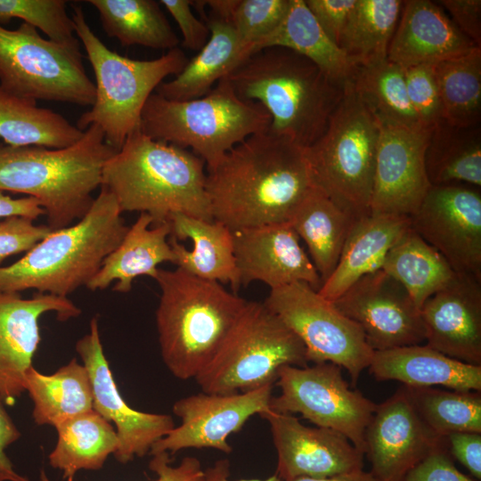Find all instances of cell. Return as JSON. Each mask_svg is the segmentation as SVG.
Returning <instances> with one entry per match:
<instances>
[{
	"mask_svg": "<svg viewBox=\"0 0 481 481\" xmlns=\"http://www.w3.org/2000/svg\"><path fill=\"white\" fill-rule=\"evenodd\" d=\"M313 188L304 148L269 130L235 145L206 178L212 218L232 231L289 223Z\"/></svg>",
	"mask_w": 481,
	"mask_h": 481,
	"instance_id": "cell-1",
	"label": "cell"
},
{
	"mask_svg": "<svg viewBox=\"0 0 481 481\" xmlns=\"http://www.w3.org/2000/svg\"><path fill=\"white\" fill-rule=\"evenodd\" d=\"M226 78L240 98L265 109L271 133L304 149L324 133L346 85L307 58L278 46L252 53Z\"/></svg>",
	"mask_w": 481,
	"mask_h": 481,
	"instance_id": "cell-2",
	"label": "cell"
},
{
	"mask_svg": "<svg viewBox=\"0 0 481 481\" xmlns=\"http://www.w3.org/2000/svg\"><path fill=\"white\" fill-rule=\"evenodd\" d=\"M205 165L192 151L139 129L106 160L101 185L113 194L121 213H147L153 224L169 222L177 213L213 221Z\"/></svg>",
	"mask_w": 481,
	"mask_h": 481,
	"instance_id": "cell-3",
	"label": "cell"
},
{
	"mask_svg": "<svg viewBox=\"0 0 481 481\" xmlns=\"http://www.w3.org/2000/svg\"><path fill=\"white\" fill-rule=\"evenodd\" d=\"M116 151L94 124L62 149L0 143V192L37 199L52 231L70 226L91 208L103 165Z\"/></svg>",
	"mask_w": 481,
	"mask_h": 481,
	"instance_id": "cell-4",
	"label": "cell"
},
{
	"mask_svg": "<svg viewBox=\"0 0 481 481\" xmlns=\"http://www.w3.org/2000/svg\"><path fill=\"white\" fill-rule=\"evenodd\" d=\"M156 324L162 360L182 380L195 377L216 355L247 300L221 283L181 268L159 269Z\"/></svg>",
	"mask_w": 481,
	"mask_h": 481,
	"instance_id": "cell-5",
	"label": "cell"
},
{
	"mask_svg": "<svg viewBox=\"0 0 481 481\" xmlns=\"http://www.w3.org/2000/svg\"><path fill=\"white\" fill-rule=\"evenodd\" d=\"M121 214L113 194L101 185L82 218L52 231L18 261L0 267V291L36 289L68 298L86 286L128 230Z\"/></svg>",
	"mask_w": 481,
	"mask_h": 481,
	"instance_id": "cell-6",
	"label": "cell"
},
{
	"mask_svg": "<svg viewBox=\"0 0 481 481\" xmlns=\"http://www.w3.org/2000/svg\"><path fill=\"white\" fill-rule=\"evenodd\" d=\"M75 33L82 43L95 77V100L77 127L97 125L105 142L117 151L141 127L145 103L163 80L176 76L188 58L180 47L152 60H134L109 49L94 34L79 4H72Z\"/></svg>",
	"mask_w": 481,
	"mask_h": 481,
	"instance_id": "cell-7",
	"label": "cell"
},
{
	"mask_svg": "<svg viewBox=\"0 0 481 481\" xmlns=\"http://www.w3.org/2000/svg\"><path fill=\"white\" fill-rule=\"evenodd\" d=\"M270 125L265 109L240 98L224 77L196 99L167 100L154 92L143 110L140 129L153 140L191 148L208 170L235 145L269 130Z\"/></svg>",
	"mask_w": 481,
	"mask_h": 481,
	"instance_id": "cell-8",
	"label": "cell"
},
{
	"mask_svg": "<svg viewBox=\"0 0 481 481\" xmlns=\"http://www.w3.org/2000/svg\"><path fill=\"white\" fill-rule=\"evenodd\" d=\"M379 135L348 82L324 133L304 149L314 187L355 219L370 214Z\"/></svg>",
	"mask_w": 481,
	"mask_h": 481,
	"instance_id": "cell-9",
	"label": "cell"
},
{
	"mask_svg": "<svg viewBox=\"0 0 481 481\" xmlns=\"http://www.w3.org/2000/svg\"><path fill=\"white\" fill-rule=\"evenodd\" d=\"M286 365H308L305 346L265 303L247 301L216 355L194 379L204 393H241L273 385Z\"/></svg>",
	"mask_w": 481,
	"mask_h": 481,
	"instance_id": "cell-10",
	"label": "cell"
},
{
	"mask_svg": "<svg viewBox=\"0 0 481 481\" xmlns=\"http://www.w3.org/2000/svg\"><path fill=\"white\" fill-rule=\"evenodd\" d=\"M0 87L20 98L92 106L95 86L83 63L80 44L44 38L31 25H0Z\"/></svg>",
	"mask_w": 481,
	"mask_h": 481,
	"instance_id": "cell-11",
	"label": "cell"
},
{
	"mask_svg": "<svg viewBox=\"0 0 481 481\" xmlns=\"http://www.w3.org/2000/svg\"><path fill=\"white\" fill-rule=\"evenodd\" d=\"M264 303L301 340L308 363L338 365L355 387L374 352L355 322L305 281L271 289Z\"/></svg>",
	"mask_w": 481,
	"mask_h": 481,
	"instance_id": "cell-12",
	"label": "cell"
},
{
	"mask_svg": "<svg viewBox=\"0 0 481 481\" xmlns=\"http://www.w3.org/2000/svg\"><path fill=\"white\" fill-rule=\"evenodd\" d=\"M341 370L332 363L281 367L274 383L281 392L272 396L270 409L339 432L364 454L365 430L377 404L352 389Z\"/></svg>",
	"mask_w": 481,
	"mask_h": 481,
	"instance_id": "cell-13",
	"label": "cell"
},
{
	"mask_svg": "<svg viewBox=\"0 0 481 481\" xmlns=\"http://www.w3.org/2000/svg\"><path fill=\"white\" fill-rule=\"evenodd\" d=\"M411 228L456 273L481 281V192L463 183L431 185L410 216Z\"/></svg>",
	"mask_w": 481,
	"mask_h": 481,
	"instance_id": "cell-14",
	"label": "cell"
},
{
	"mask_svg": "<svg viewBox=\"0 0 481 481\" xmlns=\"http://www.w3.org/2000/svg\"><path fill=\"white\" fill-rule=\"evenodd\" d=\"M332 303L361 328L373 351L426 341L420 309L404 286L382 269L356 281Z\"/></svg>",
	"mask_w": 481,
	"mask_h": 481,
	"instance_id": "cell-15",
	"label": "cell"
},
{
	"mask_svg": "<svg viewBox=\"0 0 481 481\" xmlns=\"http://www.w3.org/2000/svg\"><path fill=\"white\" fill-rule=\"evenodd\" d=\"M273 385L241 393H199L180 398L173 404V412L181 419L167 436L151 447V455L181 450L215 449L225 453L232 451L228 437L237 433L255 414L271 411Z\"/></svg>",
	"mask_w": 481,
	"mask_h": 481,
	"instance_id": "cell-16",
	"label": "cell"
},
{
	"mask_svg": "<svg viewBox=\"0 0 481 481\" xmlns=\"http://www.w3.org/2000/svg\"><path fill=\"white\" fill-rule=\"evenodd\" d=\"M75 349L90 378L93 409L116 427L118 444L115 459L126 464L150 453L152 445L175 427L173 418L165 413L140 412L126 403L103 351L98 316L91 319L88 332L77 341Z\"/></svg>",
	"mask_w": 481,
	"mask_h": 481,
	"instance_id": "cell-17",
	"label": "cell"
},
{
	"mask_svg": "<svg viewBox=\"0 0 481 481\" xmlns=\"http://www.w3.org/2000/svg\"><path fill=\"white\" fill-rule=\"evenodd\" d=\"M432 128L379 126L370 214L411 216L418 209L431 187L425 152Z\"/></svg>",
	"mask_w": 481,
	"mask_h": 481,
	"instance_id": "cell-18",
	"label": "cell"
},
{
	"mask_svg": "<svg viewBox=\"0 0 481 481\" xmlns=\"http://www.w3.org/2000/svg\"><path fill=\"white\" fill-rule=\"evenodd\" d=\"M55 313L61 322L76 318L81 309L69 298L35 292L0 291V400L13 405L25 392V374L41 341L39 319Z\"/></svg>",
	"mask_w": 481,
	"mask_h": 481,
	"instance_id": "cell-19",
	"label": "cell"
},
{
	"mask_svg": "<svg viewBox=\"0 0 481 481\" xmlns=\"http://www.w3.org/2000/svg\"><path fill=\"white\" fill-rule=\"evenodd\" d=\"M444 439L424 424L402 386L377 404L366 428L364 455L370 472L378 481H403Z\"/></svg>",
	"mask_w": 481,
	"mask_h": 481,
	"instance_id": "cell-20",
	"label": "cell"
},
{
	"mask_svg": "<svg viewBox=\"0 0 481 481\" xmlns=\"http://www.w3.org/2000/svg\"><path fill=\"white\" fill-rule=\"evenodd\" d=\"M261 417L270 426L277 452L276 475L282 481L363 469L364 454L341 433L307 427L293 414L270 411Z\"/></svg>",
	"mask_w": 481,
	"mask_h": 481,
	"instance_id": "cell-21",
	"label": "cell"
},
{
	"mask_svg": "<svg viewBox=\"0 0 481 481\" xmlns=\"http://www.w3.org/2000/svg\"><path fill=\"white\" fill-rule=\"evenodd\" d=\"M232 232L240 284L259 281L273 289L305 281L320 289V275L289 223Z\"/></svg>",
	"mask_w": 481,
	"mask_h": 481,
	"instance_id": "cell-22",
	"label": "cell"
},
{
	"mask_svg": "<svg viewBox=\"0 0 481 481\" xmlns=\"http://www.w3.org/2000/svg\"><path fill=\"white\" fill-rule=\"evenodd\" d=\"M427 345L461 362L481 365V281L456 273L420 308Z\"/></svg>",
	"mask_w": 481,
	"mask_h": 481,
	"instance_id": "cell-23",
	"label": "cell"
},
{
	"mask_svg": "<svg viewBox=\"0 0 481 481\" xmlns=\"http://www.w3.org/2000/svg\"><path fill=\"white\" fill-rule=\"evenodd\" d=\"M475 47L436 2L407 0L403 1L387 60L404 69L434 66Z\"/></svg>",
	"mask_w": 481,
	"mask_h": 481,
	"instance_id": "cell-24",
	"label": "cell"
},
{
	"mask_svg": "<svg viewBox=\"0 0 481 481\" xmlns=\"http://www.w3.org/2000/svg\"><path fill=\"white\" fill-rule=\"evenodd\" d=\"M170 246L175 265L196 277L240 287L233 249L232 232L217 221L173 214Z\"/></svg>",
	"mask_w": 481,
	"mask_h": 481,
	"instance_id": "cell-25",
	"label": "cell"
},
{
	"mask_svg": "<svg viewBox=\"0 0 481 481\" xmlns=\"http://www.w3.org/2000/svg\"><path fill=\"white\" fill-rule=\"evenodd\" d=\"M367 369L379 381L396 380L412 387L441 386L481 391V365L451 358L427 344L374 351Z\"/></svg>",
	"mask_w": 481,
	"mask_h": 481,
	"instance_id": "cell-26",
	"label": "cell"
},
{
	"mask_svg": "<svg viewBox=\"0 0 481 481\" xmlns=\"http://www.w3.org/2000/svg\"><path fill=\"white\" fill-rule=\"evenodd\" d=\"M410 227V216H405L369 214L356 219L318 293L333 302L356 281L380 270L389 250Z\"/></svg>",
	"mask_w": 481,
	"mask_h": 481,
	"instance_id": "cell-27",
	"label": "cell"
},
{
	"mask_svg": "<svg viewBox=\"0 0 481 481\" xmlns=\"http://www.w3.org/2000/svg\"><path fill=\"white\" fill-rule=\"evenodd\" d=\"M151 224H153L152 217L141 213L86 287L92 291L102 290L116 281L112 290L126 293L132 289L136 277L145 275L155 279L159 264H174L175 254L167 240L171 235L170 223L150 228Z\"/></svg>",
	"mask_w": 481,
	"mask_h": 481,
	"instance_id": "cell-28",
	"label": "cell"
},
{
	"mask_svg": "<svg viewBox=\"0 0 481 481\" xmlns=\"http://www.w3.org/2000/svg\"><path fill=\"white\" fill-rule=\"evenodd\" d=\"M205 22L210 31L208 42L175 78L158 86L155 92L164 98L187 101L202 97L252 54L250 45L240 38L229 21L209 15Z\"/></svg>",
	"mask_w": 481,
	"mask_h": 481,
	"instance_id": "cell-29",
	"label": "cell"
},
{
	"mask_svg": "<svg viewBox=\"0 0 481 481\" xmlns=\"http://www.w3.org/2000/svg\"><path fill=\"white\" fill-rule=\"evenodd\" d=\"M355 220L314 187L293 212L289 223L306 242L322 283L333 272Z\"/></svg>",
	"mask_w": 481,
	"mask_h": 481,
	"instance_id": "cell-30",
	"label": "cell"
},
{
	"mask_svg": "<svg viewBox=\"0 0 481 481\" xmlns=\"http://www.w3.org/2000/svg\"><path fill=\"white\" fill-rule=\"evenodd\" d=\"M289 49L313 61L330 78L348 83L355 67L322 29L304 0H290L280 25L252 46V53L268 47Z\"/></svg>",
	"mask_w": 481,
	"mask_h": 481,
	"instance_id": "cell-31",
	"label": "cell"
},
{
	"mask_svg": "<svg viewBox=\"0 0 481 481\" xmlns=\"http://www.w3.org/2000/svg\"><path fill=\"white\" fill-rule=\"evenodd\" d=\"M25 391L33 402L32 417L38 426L58 427L93 410V392L86 368L76 358L53 374L34 366L25 374Z\"/></svg>",
	"mask_w": 481,
	"mask_h": 481,
	"instance_id": "cell-32",
	"label": "cell"
},
{
	"mask_svg": "<svg viewBox=\"0 0 481 481\" xmlns=\"http://www.w3.org/2000/svg\"><path fill=\"white\" fill-rule=\"evenodd\" d=\"M58 438L48 456L49 464L73 481L80 470H99L114 454L118 440L112 425L94 409L55 428Z\"/></svg>",
	"mask_w": 481,
	"mask_h": 481,
	"instance_id": "cell-33",
	"label": "cell"
},
{
	"mask_svg": "<svg viewBox=\"0 0 481 481\" xmlns=\"http://www.w3.org/2000/svg\"><path fill=\"white\" fill-rule=\"evenodd\" d=\"M429 183L481 186V128L462 127L443 120L429 135L425 152Z\"/></svg>",
	"mask_w": 481,
	"mask_h": 481,
	"instance_id": "cell-34",
	"label": "cell"
},
{
	"mask_svg": "<svg viewBox=\"0 0 481 481\" xmlns=\"http://www.w3.org/2000/svg\"><path fill=\"white\" fill-rule=\"evenodd\" d=\"M99 13L102 29L122 46L170 51L179 38L155 0H86Z\"/></svg>",
	"mask_w": 481,
	"mask_h": 481,
	"instance_id": "cell-35",
	"label": "cell"
},
{
	"mask_svg": "<svg viewBox=\"0 0 481 481\" xmlns=\"http://www.w3.org/2000/svg\"><path fill=\"white\" fill-rule=\"evenodd\" d=\"M62 115L0 87V138L12 146L69 147L84 135Z\"/></svg>",
	"mask_w": 481,
	"mask_h": 481,
	"instance_id": "cell-36",
	"label": "cell"
},
{
	"mask_svg": "<svg viewBox=\"0 0 481 481\" xmlns=\"http://www.w3.org/2000/svg\"><path fill=\"white\" fill-rule=\"evenodd\" d=\"M349 83L379 126L421 130L426 127L408 96L404 70L387 59L355 67Z\"/></svg>",
	"mask_w": 481,
	"mask_h": 481,
	"instance_id": "cell-37",
	"label": "cell"
},
{
	"mask_svg": "<svg viewBox=\"0 0 481 481\" xmlns=\"http://www.w3.org/2000/svg\"><path fill=\"white\" fill-rule=\"evenodd\" d=\"M381 269L404 286L420 309L456 274L445 258L411 227L389 250Z\"/></svg>",
	"mask_w": 481,
	"mask_h": 481,
	"instance_id": "cell-38",
	"label": "cell"
},
{
	"mask_svg": "<svg viewBox=\"0 0 481 481\" xmlns=\"http://www.w3.org/2000/svg\"><path fill=\"white\" fill-rule=\"evenodd\" d=\"M402 7L401 0L356 1L338 45L355 67L387 59Z\"/></svg>",
	"mask_w": 481,
	"mask_h": 481,
	"instance_id": "cell-39",
	"label": "cell"
},
{
	"mask_svg": "<svg viewBox=\"0 0 481 481\" xmlns=\"http://www.w3.org/2000/svg\"><path fill=\"white\" fill-rule=\"evenodd\" d=\"M444 120L462 127L480 126L481 47L433 66Z\"/></svg>",
	"mask_w": 481,
	"mask_h": 481,
	"instance_id": "cell-40",
	"label": "cell"
},
{
	"mask_svg": "<svg viewBox=\"0 0 481 481\" xmlns=\"http://www.w3.org/2000/svg\"><path fill=\"white\" fill-rule=\"evenodd\" d=\"M418 415L436 436L481 433V391L404 386Z\"/></svg>",
	"mask_w": 481,
	"mask_h": 481,
	"instance_id": "cell-41",
	"label": "cell"
},
{
	"mask_svg": "<svg viewBox=\"0 0 481 481\" xmlns=\"http://www.w3.org/2000/svg\"><path fill=\"white\" fill-rule=\"evenodd\" d=\"M67 3L66 0H0V25L20 19L53 41L77 45L80 43L72 18L68 14Z\"/></svg>",
	"mask_w": 481,
	"mask_h": 481,
	"instance_id": "cell-42",
	"label": "cell"
},
{
	"mask_svg": "<svg viewBox=\"0 0 481 481\" xmlns=\"http://www.w3.org/2000/svg\"><path fill=\"white\" fill-rule=\"evenodd\" d=\"M289 4L290 0H238L229 22L252 49L280 25Z\"/></svg>",
	"mask_w": 481,
	"mask_h": 481,
	"instance_id": "cell-43",
	"label": "cell"
},
{
	"mask_svg": "<svg viewBox=\"0 0 481 481\" xmlns=\"http://www.w3.org/2000/svg\"><path fill=\"white\" fill-rule=\"evenodd\" d=\"M404 70L409 100L422 124L432 128L444 120L433 66L419 65Z\"/></svg>",
	"mask_w": 481,
	"mask_h": 481,
	"instance_id": "cell-44",
	"label": "cell"
},
{
	"mask_svg": "<svg viewBox=\"0 0 481 481\" xmlns=\"http://www.w3.org/2000/svg\"><path fill=\"white\" fill-rule=\"evenodd\" d=\"M51 232L47 224H35L25 216L0 220V264L8 257L28 252Z\"/></svg>",
	"mask_w": 481,
	"mask_h": 481,
	"instance_id": "cell-45",
	"label": "cell"
},
{
	"mask_svg": "<svg viewBox=\"0 0 481 481\" xmlns=\"http://www.w3.org/2000/svg\"><path fill=\"white\" fill-rule=\"evenodd\" d=\"M403 481H474L454 465L445 439L415 465Z\"/></svg>",
	"mask_w": 481,
	"mask_h": 481,
	"instance_id": "cell-46",
	"label": "cell"
},
{
	"mask_svg": "<svg viewBox=\"0 0 481 481\" xmlns=\"http://www.w3.org/2000/svg\"><path fill=\"white\" fill-rule=\"evenodd\" d=\"M177 23L182 37V45L187 49L200 51L208 42L210 31L206 22L199 20L192 10L190 0L159 1Z\"/></svg>",
	"mask_w": 481,
	"mask_h": 481,
	"instance_id": "cell-47",
	"label": "cell"
},
{
	"mask_svg": "<svg viewBox=\"0 0 481 481\" xmlns=\"http://www.w3.org/2000/svg\"><path fill=\"white\" fill-rule=\"evenodd\" d=\"M304 1L327 37L338 46L343 30L357 0Z\"/></svg>",
	"mask_w": 481,
	"mask_h": 481,
	"instance_id": "cell-48",
	"label": "cell"
},
{
	"mask_svg": "<svg viewBox=\"0 0 481 481\" xmlns=\"http://www.w3.org/2000/svg\"><path fill=\"white\" fill-rule=\"evenodd\" d=\"M436 3L451 14V20L460 30L481 47V1L442 0Z\"/></svg>",
	"mask_w": 481,
	"mask_h": 481,
	"instance_id": "cell-49",
	"label": "cell"
},
{
	"mask_svg": "<svg viewBox=\"0 0 481 481\" xmlns=\"http://www.w3.org/2000/svg\"><path fill=\"white\" fill-rule=\"evenodd\" d=\"M452 458L481 479V433L454 432L444 437Z\"/></svg>",
	"mask_w": 481,
	"mask_h": 481,
	"instance_id": "cell-50",
	"label": "cell"
},
{
	"mask_svg": "<svg viewBox=\"0 0 481 481\" xmlns=\"http://www.w3.org/2000/svg\"><path fill=\"white\" fill-rule=\"evenodd\" d=\"M150 469L157 476V481H203L204 470L194 457H185L177 466L171 465L170 454L159 452L152 455Z\"/></svg>",
	"mask_w": 481,
	"mask_h": 481,
	"instance_id": "cell-51",
	"label": "cell"
},
{
	"mask_svg": "<svg viewBox=\"0 0 481 481\" xmlns=\"http://www.w3.org/2000/svg\"><path fill=\"white\" fill-rule=\"evenodd\" d=\"M21 434L0 400V481H30L19 474L8 458L5 449L18 441Z\"/></svg>",
	"mask_w": 481,
	"mask_h": 481,
	"instance_id": "cell-52",
	"label": "cell"
},
{
	"mask_svg": "<svg viewBox=\"0 0 481 481\" xmlns=\"http://www.w3.org/2000/svg\"><path fill=\"white\" fill-rule=\"evenodd\" d=\"M25 216L33 220L45 216V210L39 201L33 197L12 198L0 192V218L9 216Z\"/></svg>",
	"mask_w": 481,
	"mask_h": 481,
	"instance_id": "cell-53",
	"label": "cell"
},
{
	"mask_svg": "<svg viewBox=\"0 0 481 481\" xmlns=\"http://www.w3.org/2000/svg\"><path fill=\"white\" fill-rule=\"evenodd\" d=\"M230 463L226 459L217 461L214 466L204 470L203 481H230ZM236 481H282L276 474L265 479H241Z\"/></svg>",
	"mask_w": 481,
	"mask_h": 481,
	"instance_id": "cell-54",
	"label": "cell"
},
{
	"mask_svg": "<svg viewBox=\"0 0 481 481\" xmlns=\"http://www.w3.org/2000/svg\"><path fill=\"white\" fill-rule=\"evenodd\" d=\"M286 481H378L370 471L363 469L326 477H301Z\"/></svg>",
	"mask_w": 481,
	"mask_h": 481,
	"instance_id": "cell-55",
	"label": "cell"
},
{
	"mask_svg": "<svg viewBox=\"0 0 481 481\" xmlns=\"http://www.w3.org/2000/svg\"><path fill=\"white\" fill-rule=\"evenodd\" d=\"M203 6L209 8L210 16L230 21L238 0H206L201 1Z\"/></svg>",
	"mask_w": 481,
	"mask_h": 481,
	"instance_id": "cell-56",
	"label": "cell"
}]
</instances>
